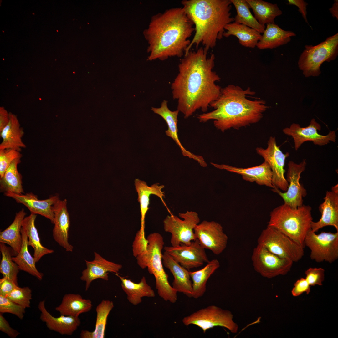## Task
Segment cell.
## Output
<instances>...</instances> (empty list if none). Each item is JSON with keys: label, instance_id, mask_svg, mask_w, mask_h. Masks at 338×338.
Returning a JSON list of instances; mask_svg holds the SVG:
<instances>
[{"label": "cell", "instance_id": "obj_50", "mask_svg": "<svg viewBox=\"0 0 338 338\" xmlns=\"http://www.w3.org/2000/svg\"><path fill=\"white\" fill-rule=\"evenodd\" d=\"M9 120V113L3 107H0V132L7 125Z\"/></svg>", "mask_w": 338, "mask_h": 338}, {"label": "cell", "instance_id": "obj_10", "mask_svg": "<svg viewBox=\"0 0 338 338\" xmlns=\"http://www.w3.org/2000/svg\"><path fill=\"white\" fill-rule=\"evenodd\" d=\"M179 216L183 219L171 214L163 221L165 231L171 234L170 243L173 247L182 244L189 245L195 240L194 228L200 222L198 214L195 212L187 211L179 213Z\"/></svg>", "mask_w": 338, "mask_h": 338}, {"label": "cell", "instance_id": "obj_9", "mask_svg": "<svg viewBox=\"0 0 338 338\" xmlns=\"http://www.w3.org/2000/svg\"><path fill=\"white\" fill-rule=\"evenodd\" d=\"M231 312L223 310L215 305H211L200 309L182 319L186 326L195 325L205 333L207 330L216 326L224 327L232 333H237L238 324L233 320Z\"/></svg>", "mask_w": 338, "mask_h": 338}, {"label": "cell", "instance_id": "obj_23", "mask_svg": "<svg viewBox=\"0 0 338 338\" xmlns=\"http://www.w3.org/2000/svg\"><path fill=\"white\" fill-rule=\"evenodd\" d=\"M167 101L164 100L161 102L159 108L152 107L151 110L153 112L162 117L166 122L168 129L165 131L166 135L171 137L180 147L183 156L193 159L199 164L203 161V157L199 155H195L187 150L181 144L178 138L177 127V116L179 111L177 110L172 111L170 110L167 106Z\"/></svg>", "mask_w": 338, "mask_h": 338}, {"label": "cell", "instance_id": "obj_30", "mask_svg": "<svg viewBox=\"0 0 338 338\" xmlns=\"http://www.w3.org/2000/svg\"><path fill=\"white\" fill-rule=\"evenodd\" d=\"M92 306L90 300L84 299L79 294L69 293L64 295L55 310L61 315L79 317L81 314L90 311Z\"/></svg>", "mask_w": 338, "mask_h": 338}, {"label": "cell", "instance_id": "obj_33", "mask_svg": "<svg viewBox=\"0 0 338 338\" xmlns=\"http://www.w3.org/2000/svg\"><path fill=\"white\" fill-rule=\"evenodd\" d=\"M26 215L24 209H22L16 213L14 219L11 224L0 233V243L9 245L17 254L19 252L22 245L21 230Z\"/></svg>", "mask_w": 338, "mask_h": 338}, {"label": "cell", "instance_id": "obj_45", "mask_svg": "<svg viewBox=\"0 0 338 338\" xmlns=\"http://www.w3.org/2000/svg\"><path fill=\"white\" fill-rule=\"evenodd\" d=\"M148 240L145 234L138 231L135 237L132 246L133 256L136 257L139 255L147 251Z\"/></svg>", "mask_w": 338, "mask_h": 338}, {"label": "cell", "instance_id": "obj_42", "mask_svg": "<svg viewBox=\"0 0 338 338\" xmlns=\"http://www.w3.org/2000/svg\"><path fill=\"white\" fill-rule=\"evenodd\" d=\"M25 308L14 302L6 296L0 295V312L9 313L22 320L25 313Z\"/></svg>", "mask_w": 338, "mask_h": 338}, {"label": "cell", "instance_id": "obj_27", "mask_svg": "<svg viewBox=\"0 0 338 338\" xmlns=\"http://www.w3.org/2000/svg\"><path fill=\"white\" fill-rule=\"evenodd\" d=\"M9 115L8 123L0 132L3 139L0 150L11 149L21 152L22 148L26 147L22 140L24 132L17 116L11 112L9 113Z\"/></svg>", "mask_w": 338, "mask_h": 338}, {"label": "cell", "instance_id": "obj_39", "mask_svg": "<svg viewBox=\"0 0 338 338\" xmlns=\"http://www.w3.org/2000/svg\"><path fill=\"white\" fill-rule=\"evenodd\" d=\"M237 11V15L234 18V22L245 25L252 28L260 33H263L265 26L258 22L252 14L250 8L246 0H230Z\"/></svg>", "mask_w": 338, "mask_h": 338}, {"label": "cell", "instance_id": "obj_35", "mask_svg": "<svg viewBox=\"0 0 338 338\" xmlns=\"http://www.w3.org/2000/svg\"><path fill=\"white\" fill-rule=\"evenodd\" d=\"M252 9L254 17L261 25L275 23L274 20L282 14L277 5L262 0H246Z\"/></svg>", "mask_w": 338, "mask_h": 338}, {"label": "cell", "instance_id": "obj_46", "mask_svg": "<svg viewBox=\"0 0 338 338\" xmlns=\"http://www.w3.org/2000/svg\"><path fill=\"white\" fill-rule=\"evenodd\" d=\"M291 290L292 295L294 297L299 296L304 293L309 294L310 291V286L305 278H301L294 283Z\"/></svg>", "mask_w": 338, "mask_h": 338}, {"label": "cell", "instance_id": "obj_44", "mask_svg": "<svg viewBox=\"0 0 338 338\" xmlns=\"http://www.w3.org/2000/svg\"><path fill=\"white\" fill-rule=\"evenodd\" d=\"M325 271L321 268H310L305 272V279L310 286H321L325 279Z\"/></svg>", "mask_w": 338, "mask_h": 338}, {"label": "cell", "instance_id": "obj_49", "mask_svg": "<svg viewBox=\"0 0 338 338\" xmlns=\"http://www.w3.org/2000/svg\"><path fill=\"white\" fill-rule=\"evenodd\" d=\"M288 1L289 4L294 5L298 8L299 12L302 15L305 21L308 23L306 17V7L308 3L303 0H288Z\"/></svg>", "mask_w": 338, "mask_h": 338}, {"label": "cell", "instance_id": "obj_31", "mask_svg": "<svg viewBox=\"0 0 338 338\" xmlns=\"http://www.w3.org/2000/svg\"><path fill=\"white\" fill-rule=\"evenodd\" d=\"M223 36L228 37L233 35L237 37L242 46L253 48L256 46L262 35L255 30L245 25L233 22L225 27Z\"/></svg>", "mask_w": 338, "mask_h": 338}, {"label": "cell", "instance_id": "obj_25", "mask_svg": "<svg viewBox=\"0 0 338 338\" xmlns=\"http://www.w3.org/2000/svg\"><path fill=\"white\" fill-rule=\"evenodd\" d=\"M162 263L170 271L174 279L172 287L177 292L182 293L190 298L192 297V283L189 271L175 261L166 251L162 255Z\"/></svg>", "mask_w": 338, "mask_h": 338}, {"label": "cell", "instance_id": "obj_36", "mask_svg": "<svg viewBox=\"0 0 338 338\" xmlns=\"http://www.w3.org/2000/svg\"><path fill=\"white\" fill-rule=\"evenodd\" d=\"M114 307L112 301L103 300L96 308V320L94 330L90 331L82 330L80 333L81 338H103L108 316Z\"/></svg>", "mask_w": 338, "mask_h": 338}, {"label": "cell", "instance_id": "obj_52", "mask_svg": "<svg viewBox=\"0 0 338 338\" xmlns=\"http://www.w3.org/2000/svg\"><path fill=\"white\" fill-rule=\"evenodd\" d=\"M332 191L336 193H338V185H336L332 188Z\"/></svg>", "mask_w": 338, "mask_h": 338}, {"label": "cell", "instance_id": "obj_2", "mask_svg": "<svg viewBox=\"0 0 338 338\" xmlns=\"http://www.w3.org/2000/svg\"><path fill=\"white\" fill-rule=\"evenodd\" d=\"M193 25L182 7L170 8L152 16L143 33L148 44L147 60L182 56L190 44Z\"/></svg>", "mask_w": 338, "mask_h": 338}, {"label": "cell", "instance_id": "obj_51", "mask_svg": "<svg viewBox=\"0 0 338 338\" xmlns=\"http://www.w3.org/2000/svg\"><path fill=\"white\" fill-rule=\"evenodd\" d=\"M329 10L333 17H335L338 19V0L334 1V3L332 7L329 9Z\"/></svg>", "mask_w": 338, "mask_h": 338}, {"label": "cell", "instance_id": "obj_41", "mask_svg": "<svg viewBox=\"0 0 338 338\" xmlns=\"http://www.w3.org/2000/svg\"><path fill=\"white\" fill-rule=\"evenodd\" d=\"M32 293L31 289L28 287L21 288L18 286L6 297L25 308H28L30 307Z\"/></svg>", "mask_w": 338, "mask_h": 338}, {"label": "cell", "instance_id": "obj_22", "mask_svg": "<svg viewBox=\"0 0 338 338\" xmlns=\"http://www.w3.org/2000/svg\"><path fill=\"white\" fill-rule=\"evenodd\" d=\"M38 308L40 312V319L51 330L62 335H71L80 325L79 317L61 315L57 317L53 316L46 309L44 300L39 303Z\"/></svg>", "mask_w": 338, "mask_h": 338}, {"label": "cell", "instance_id": "obj_3", "mask_svg": "<svg viewBox=\"0 0 338 338\" xmlns=\"http://www.w3.org/2000/svg\"><path fill=\"white\" fill-rule=\"evenodd\" d=\"M254 94L249 87L243 89L238 86L229 84L222 89L219 97L210 104L214 110L199 115L197 118L203 123L214 120L215 127L223 132L256 123L269 107L263 100L248 98Z\"/></svg>", "mask_w": 338, "mask_h": 338}, {"label": "cell", "instance_id": "obj_17", "mask_svg": "<svg viewBox=\"0 0 338 338\" xmlns=\"http://www.w3.org/2000/svg\"><path fill=\"white\" fill-rule=\"evenodd\" d=\"M164 249L181 265L187 270L199 267L209 262L204 248L196 239L189 245L182 244L173 247L165 246Z\"/></svg>", "mask_w": 338, "mask_h": 338}, {"label": "cell", "instance_id": "obj_40", "mask_svg": "<svg viewBox=\"0 0 338 338\" xmlns=\"http://www.w3.org/2000/svg\"><path fill=\"white\" fill-rule=\"evenodd\" d=\"M0 251L2 259L0 264V272L3 277L13 281L18 285L17 275L20 270L17 264L12 259L9 248L5 243H0Z\"/></svg>", "mask_w": 338, "mask_h": 338}, {"label": "cell", "instance_id": "obj_15", "mask_svg": "<svg viewBox=\"0 0 338 338\" xmlns=\"http://www.w3.org/2000/svg\"><path fill=\"white\" fill-rule=\"evenodd\" d=\"M194 232L201 246L215 254H221L227 247L228 237L218 222L204 220L196 225Z\"/></svg>", "mask_w": 338, "mask_h": 338}, {"label": "cell", "instance_id": "obj_26", "mask_svg": "<svg viewBox=\"0 0 338 338\" xmlns=\"http://www.w3.org/2000/svg\"><path fill=\"white\" fill-rule=\"evenodd\" d=\"M134 185L138 195V200L140 204L141 227L140 230L142 233H145V218L149 208V197L151 195L153 194L157 196L166 207L163 199L165 196L164 192L162 191L164 186L157 183L149 186L145 181L139 179L135 180Z\"/></svg>", "mask_w": 338, "mask_h": 338}, {"label": "cell", "instance_id": "obj_19", "mask_svg": "<svg viewBox=\"0 0 338 338\" xmlns=\"http://www.w3.org/2000/svg\"><path fill=\"white\" fill-rule=\"evenodd\" d=\"M66 199H59L53 205L54 227L53 234L55 241L66 251L72 252L73 247L68 242L70 221Z\"/></svg>", "mask_w": 338, "mask_h": 338}, {"label": "cell", "instance_id": "obj_24", "mask_svg": "<svg viewBox=\"0 0 338 338\" xmlns=\"http://www.w3.org/2000/svg\"><path fill=\"white\" fill-rule=\"evenodd\" d=\"M319 208L321 217L317 222L312 221L311 230L315 233L324 227L330 226L338 231V193L327 191L324 201Z\"/></svg>", "mask_w": 338, "mask_h": 338}, {"label": "cell", "instance_id": "obj_1", "mask_svg": "<svg viewBox=\"0 0 338 338\" xmlns=\"http://www.w3.org/2000/svg\"><path fill=\"white\" fill-rule=\"evenodd\" d=\"M207 51L201 47L185 55L171 84L173 98L177 101V110L185 119L199 109L206 112L221 93L222 88L216 83L220 78L213 70L215 56L212 54L208 57Z\"/></svg>", "mask_w": 338, "mask_h": 338}, {"label": "cell", "instance_id": "obj_7", "mask_svg": "<svg viewBox=\"0 0 338 338\" xmlns=\"http://www.w3.org/2000/svg\"><path fill=\"white\" fill-rule=\"evenodd\" d=\"M298 61V67L306 77L318 76L325 61L335 59L338 55V33L328 37L318 44L306 45Z\"/></svg>", "mask_w": 338, "mask_h": 338}, {"label": "cell", "instance_id": "obj_43", "mask_svg": "<svg viewBox=\"0 0 338 338\" xmlns=\"http://www.w3.org/2000/svg\"><path fill=\"white\" fill-rule=\"evenodd\" d=\"M22 155L20 152L11 149L0 150V178H2L5 171L15 160L21 158Z\"/></svg>", "mask_w": 338, "mask_h": 338}, {"label": "cell", "instance_id": "obj_6", "mask_svg": "<svg viewBox=\"0 0 338 338\" xmlns=\"http://www.w3.org/2000/svg\"><path fill=\"white\" fill-rule=\"evenodd\" d=\"M311 209L309 205L294 208L284 203L270 212L268 226L277 229L304 247L305 238L313 221Z\"/></svg>", "mask_w": 338, "mask_h": 338}, {"label": "cell", "instance_id": "obj_37", "mask_svg": "<svg viewBox=\"0 0 338 338\" xmlns=\"http://www.w3.org/2000/svg\"><path fill=\"white\" fill-rule=\"evenodd\" d=\"M21 233L22 237L21 249L16 256L12 257V259L17 264L20 270L26 272L41 280L43 274L39 272L35 266V259L28 250V236L22 228Z\"/></svg>", "mask_w": 338, "mask_h": 338}, {"label": "cell", "instance_id": "obj_38", "mask_svg": "<svg viewBox=\"0 0 338 338\" xmlns=\"http://www.w3.org/2000/svg\"><path fill=\"white\" fill-rule=\"evenodd\" d=\"M21 162V158L14 160L7 169L3 177L0 178L1 192H11L19 194L24 192L22 176L17 169L18 165Z\"/></svg>", "mask_w": 338, "mask_h": 338}, {"label": "cell", "instance_id": "obj_20", "mask_svg": "<svg viewBox=\"0 0 338 338\" xmlns=\"http://www.w3.org/2000/svg\"><path fill=\"white\" fill-rule=\"evenodd\" d=\"M211 164L216 168L239 174L246 181L252 182H255L259 185L274 188L272 184V171L269 164L265 161L260 165L247 168L237 167L212 162Z\"/></svg>", "mask_w": 338, "mask_h": 338}, {"label": "cell", "instance_id": "obj_11", "mask_svg": "<svg viewBox=\"0 0 338 338\" xmlns=\"http://www.w3.org/2000/svg\"><path fill=\"white\" fill-rule=\"evenodd\" d=\"M304 244L310 250L311 259L316 262L331 263L338 258V231L316 234L310 229L305 236Z\"/></svg>", "mask_w": 338, "mask_h": 338}, {"label": "cell", "instance_id": "obj_21", "mask_svg": "<svg viewBox=\"0 0 338 338\" xmlns=\"http://www.w3.org/2000/svg\"><path fill=\"white\" fill-rule=\"evenodd\" d=\"M4 195L13 198L17 203L25 205L31 213L39 214L49 219L54 224V213L52 206L59 199L58 196H53L47 199L40 200L38 199L37 195L32 192L23 195L8 192L4 193Z\"/></svg>", "mask_w": 338, "mask_h": 338}, {"label": "cell", "instance_id": "obj_13", "mask_svg": "<svg viewBox=\"0 0 338 338\" xmlns=\"http://www.w3.org/2000/svg\"><path fill=\"white\" fill-rule=\"evenodd\" d=\"M267 144L266 149L256 148V152L270 166L273 173L272 181L274 188L286 192L289 183L284 177L285 170L284 167L285 160L289 156V153H283L277 146L274 137H269Z\"/></svg>", "mask_w": 338, "mask_h": 338}, {"label": "cell", "instance_id": "obj_34", "mask_svg": "<svg viewBox=\"0 0 338 338\" xmlns=\"http://www.w3.org/2000/svg\"><path fill=\"white\" fill-rule=\"evenodd\" d=\"M202 269L194 272L189 271L192 280V297L197 299L202 297L206 290L207 282L210 276L220 266L217 259L209 261Z\"/></svg>", "mask_w": 338, "mask_h": 338}, {"label": "cell", "instance_id": "obj_16", "mask_svg": "<svg viewBox=\"0 0 338 338\" xmlns=\"http://www.w3.org/2000/svg\"><path fill=\"white\" fill-rule=\"evenodd\" d=\"M321 126L315 119H312L309 125L306 127H301L298 124L293 123L289 127L284 128L283 131L285 134L291 136L293 138L296 150L306 141H312L315 145L320 146L327 145L330 141L335 142L336 135L334 131H330L326 135L318 133Z\"/></svg>", "mask_w": 338, "mask_h": 338}, {"label": "cell", "instance_id": "obj_32", "mask_svg": "<svg viewBox=\"0 0 338 338\" xmlns=\"http://www.w3.org/2000/svg\"><path fill=\"white\" fill-rule=\"evenodd\" d=\"M37 215L31 213L25 217L23 220L22 228L28 237V245L32 246L34 250L33 257L36 262L38 261L44 255L51 253L54 251L43 246L40 240L35 225V221Z\"/></svg>", "mask_w": 338, "mask_h": 338}, {"label": "cell", "instance_id": "obj_4", "mask_svg": "<svg viewBox=\"0 0 338 338\" xmlns=\"http://www.w3.org/2000/svg\"><path fill=\"white\" fill-rule=\"evenodd\" d=\"M182 8L194 25L195 33L185 55L192 46L202 44L207 51L223 38L225 26L234 22L230 0H183Z\"/></svg>", "mask_w": 338, "mask_h": 338}, {"label": "cell", "instance_id": "obj_28", "mask_svg": "<svg viewBox=\"0 0 338 338\" xmlns=\"http://www.w3.org/2000/svg\"><path fill=\"white\" fill-rule=\"evenodd\" d=\"M295 36L293 32L283 30L275 23L268 24L256 46L260 49H273L287 44Z\"/></svg>", "mask_w": 338, "mask_h": 338}, {"label": "cell", "instance_id": "obj_18", "mask_svg": "<svg viewBox=\"0 0 338 338\" xmlns=\"http://www.w3.org/2000/svg\"><path fill=\"white\" fill-rule=\"evenodd\" d=\"M94 259L92 261L85 260L86 268L82 272L80 279L85 282V291H87L91 283L98 279L108 281L109 272L118 273L122 268L119 264L108 261L96 252Z\"/></svg>", "mask_w": 338, "mask_h": 338}, {"label": "cell", "instance_id": "obj_29", "mask_svg": "<svg viewBox=\"0 0 338 338\" xmlns=\"http://www.w3.org/2000/svg\"><path fill=\"white\" fill-rule=\"evenodd\" d=\"M115 274L120 279L122 289L126 294L128 301L133 305H136L141 303L144 297H155V292L147 283L145 277L143 276L139 283H136L121 276L118 273Z\"/></svg>", "mask_w": 338, "mask_h": 338}, {"label": "cell", "instance_id": "obj_5", "mask_svg": "<svg viewBox=\"0 0 338 338\" xmlns=\"http://www.w3.org/2000/svg\"><path fill=\"white\" fill-rule=\"evenodd\" d=\"M146 251L136 258L142 269L147 268L149 273L155 279L156 288L159 296L166 301L174 303L177 300V292L168 281V275L163 268L162 250L164 244L162 235L158 233L149 234Z\"/></svg>", "mask_w": 338, "mask_h": 338}, {"label": "cell", "instance_id": "obj_8", "mask_svg": "<svg viewBox=\"0 0 338 338\" xmlns=\"http://www.w3.org/2000/svg\"><path fill=\"white\" fill-rule=\"evenodd\" d=\"M257 243L271 253L293 262L299 261L304 255V247L272 227L267 226L262 231Z\"/></svg>", "mask_w": 338, "mask_h": 338}, {"label": "cell", "instance_id": "obj_12", "mask_svg": "<svg viewBox=\"0 0 338 338\" xmlns=\"http://www.w3.org/2000/svg\"><path fill=\"white\" fill-rule=\"evenodd\" d=\"M251 259L255 271L268 279L287 274L293 263L290 260L279 257L259 244L254 248Z\"/></svg>", "mask_w": 338, "mask_h": 338}, {"label": "cell", "instance_id": "obj_47", "mask_svg": "<svg viewBox=\"0 0 338 338\" xmlns=\"http://www.w3.org/2000/svg\"><path fill=\"white\" fill-rule=\"evenodd\" d=\"M2 314H0V330L11 338H16L20 334V333L10 326Z\"/></svg>", "mask_w": 338, "mask_h": 338}, {"label": "cell", "instance_id": "obj_14", "mask_svg": "<svg viewBox=\"0 0 338 338\" xmlns=\"http://www.w3.org/2000/svg\"><path fill=\"white\" fill-rule=\"evenodd\" d=\"M306 165L305 160L299 164L289 161L286 178L289 183L287 190L282 192L278 189H272L282 198L284 203L293 208H296L302 205L303 198L307 195L306 190L300 182V174L305 170Z\"/></svg>", "mask_w": 338, "mask_h": 338}, {"label": "cell", "instance_id": "obj_48", "mask_svg": "<svg viewBox=\"0 0 338 338\" xmlns=\"http://www.w3.org/2000/svg\"><path fill=\"white\" fill-rule=\"evenodd\" d=\"M18 286L12 281L3 277L0 279V295L6 296Z\"/></svg>", "mask_w": 338, "mask_h": 338}]
</instances>
